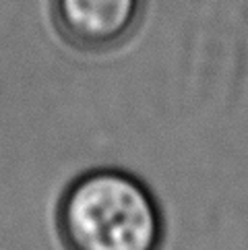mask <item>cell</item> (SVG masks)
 Here are the masks:
<instances>
[{"label": "cell", "mask_w": 248, "mask_h": 250, "mask_svg": "<svg viewBox=\"0 0 248 250\" xmlns=\"http://www.w3.org/2000/svg\"><path fill=\"white\" fill-rule=\"evenodd\" d=\"M52 8L56 27L70 46L103 52L135 31L143 0H54Z\"/></svg>", "instance_id": "2"}, {"label": "cell", "mask_w": 248, "mask_h": 250, "mask_svg": "<svg viewBox=\"0 0 248 250\" xmlns=\"http://www.w3.org/2000/svg\"><path fill=\"white\" fill-rule=\"evenodd\" d=\"M56 228L66 250H157L164 238L153 192L116 167L77 176L60 196Z\"/></svg>", "instance_id": "1"}]
</instances>
